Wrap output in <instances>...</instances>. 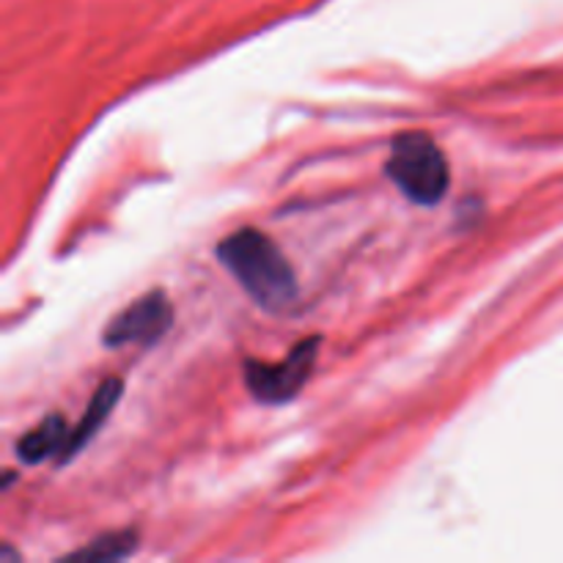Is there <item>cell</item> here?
<instances>
[{
    "label": "cell",
    "instance_id": "1",
    "mask_svg": "<svg viewBox=\"0 0 563 563\" xmlns=\"http://www.w3.org/2000/svg\"><path fill=\"white\" fill-rule=\"evenodd\" d=\"M218 262L267 311H280L297 297V275L289 258L267 234L240 229L218 245Z\"/></svg>",
    "mask_w": 563,
    "mask_h": 563
},
{
    "label": "cell",
    "instance_id": "2",
    "mask_svg": "<svg viewBox=\"0 0 563 563\" xmlns=\"http://www.w3.org/2000/svg\"><path fill=\"white\" fill-rule=\"evenodd\" d=\"M385 174L412 203H421V207H434L443 201L451 185L449 159L427 132L396 135Z\"/></svg>",
    "mask_w": 563,
    "mask_h": 563
},
{
    "label": "cell",
    "instance_id": "3",
    "mask_svg": "<svg viewBox=\"0 0 563 563\" xmlns=\"http://www.w3.org/2000/svg\"><path fill=\"white\" fill-rule=\"evenodd\" d=\"M319 339H306L289 352V357L275 366L269 363H245V385L253 399L262 405H286L295 399L306 383L311 379L313 366H317Z\"/></svg>",
    "mask_w": 563,
    "mask_h": 563
},
{
    "label": "cell",
    "instance_id": "4",
    "mask_svg": "<svg viewBox=\"0 0 563 563\" xmlns=\"http://www.w3.org/2000/svg\"><path fill=\"white\" fill-rule=\"evenodd\" d=\"M174 322V306L163 291H148L141 300L126 306L119 317L110 319L104 328V346H126V344H154L168 333Z\"/></svg>",
    "mask_w": 563,
    "mask_h": 563
},
{
    "label": "cell",
    "instance_id": "5",
    "mask_svg": "<svg viewBox=\"0 0 563 563\" xmlns=\"http://www.w3.org/2000/svg\"><path fill=\"white\" fill-rule=\"evenodd\" d=\"M119 399H121V379H115V377L104 379V383L97 388V394H93L86 416H82L80 423H77V427L69 432V443H66L64 454H60V462L71 460V456H75L77 451H80L82 445H86L88 440L99 432V427L108 421L110 412H113V407L119 405Z\"/></svg>",
    "mask_w": 563,
    "mask_h": 563
},
{
    "label": "cell",
    "instance_id": "6",
    "mask_svg": "<svg viewBox=\"0 0 563 563\" xmlns=\"http://www.w3.org/2000/svg\"><path fill=\"white\" fill-rule=\"evenodd\" d=\"M66 443H69V429H66L64 418L47 416L16 443V456L25 465H38L53 454H64Z\"/></svg>",
    "mask_w": 563,
    "mask_h": 563
},
{
    "label": "cell",
    "instance_id": "7",
    "mask_svg": "<svg viewBox=\"0 0 563 563\" xmlns=\"http://www.w3.org/2000/svg\"><path fill=\"white\" fill-rule=\"evenodd\" d=\"M135 550V533H110V537L97 539L91 548L80 550L71 559H88V561H115L126 559Z\"/></svg>",
    "mask_w": 563,
    "mask_h": 563
}]
</instances>
